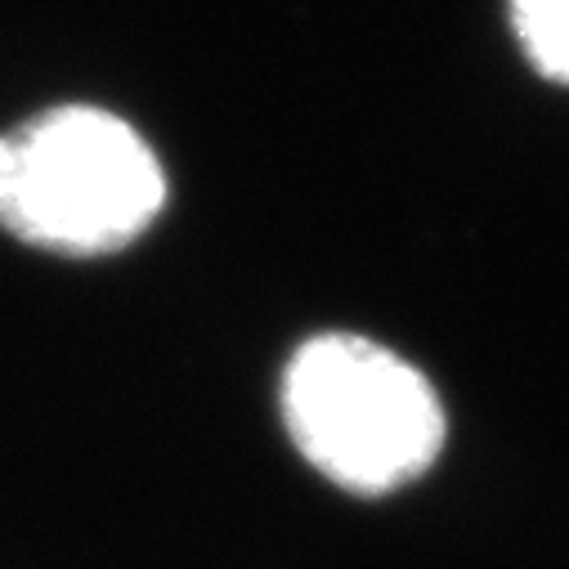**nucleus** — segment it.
<instances>
[{"mask_svg": "<svg viewBox=\"0 0 569 569\" xmlns=\"http://www.w3.org/2000/svg\"><path fill=\"white\" fill-rule=\"evenodd\" d=\"M167 202L158 153L94 103L46 108L0 134V229L59 256H108Z\"/></svg>", "mask_w": 569, "mask_h": 569, "instance_id": "nucleus-1", "label": "nucleus"}, {"mask_svg": "<svg viewBox=\"0 0 569 569\" xmlns=\"http://www.w3.org/2000/svg\"><path fill=\"white\" fill-rule=\"evenodd\" d=\"M282 421L301 458L355 493L417 480L445 445V408L408 359L355 337L306 341L282 372Z\"/></svg>", "mask_w": 569, "mask_h": 569, "instance_id": "nucleus-2", "label": "nucleus"}, {"mask_svg": "<svg viewBox=\"0 0 569 569\" xmlns=\"http://www.w3.org/2000/svg\"><path fill=\"white\" fill-rule=\"evenodd\" d=\"M511 19L529 63L569 86V0H511Z\"/></svg>", "mask_w": 569, "mask_h": 569, "instance_id": "nucleus-3", "label": "nucleus"}]
</instances>
